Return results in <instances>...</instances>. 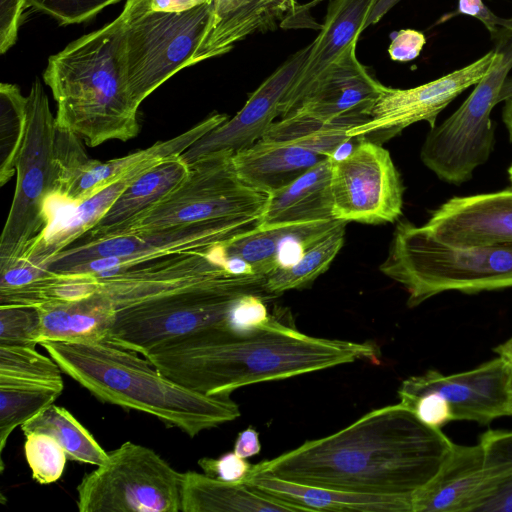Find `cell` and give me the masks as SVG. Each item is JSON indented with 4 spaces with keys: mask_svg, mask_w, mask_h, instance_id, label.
Segmentation results:
<instances>
[{
    "mask_svg": "<svg viewBox=\"0 0 512 512\" xmlns=\"http://www.w3.org/2000/svg\"><path fill=\"white\" fill-rule=\"evenodd\" d=\"M61 368L29 346H0V382L31 383L64 389Z\"/></svg>",
    "mask_w": 512,
    "mask_h": 512,
    "instance_id": "d590c367",
    "label": "cell"
},
{
    "mask_svg": "<svg viewBox=\"0 0 512 512\" xmlns=\"http://www.w3.org/2000/svg\"><path fill=\"white\" fill-rule=\"evenodd\" d=\"M378 0H333L320 33L310 43L308 57L288 91L282 117L294 111L325 72L353 45L366 28Z\"/></svg>",
    "mask_w": 512,
    "mask_h": 512,
    "instance_id": "ffe728a7",
    "label": "cell"
},
{
    "mask_svg": "<svg viewBox=\"0 0 512 512\" xmlns=\"http://www.w3.org/2000/svg\"><path fill=\"white\" fill-rule=\"evenodd\" d=\"M239 295L194 291L117 310L105 342L144 356L171 340L206 329H225Z\"/></svg>",
    "mask_w": 512,
    "mask_h": 512,
    "instance_id": "4fadbf2b",
    "label": "cell"
},
{
    "mask_svg": "<svg viewBox=\"0 0 512 512\" xmlns=\"http://www.w3.org/2000/svg\"><path fill=\"white\" fill-rule=\"evenodd\" d=\"M261 216H239L74 242L44 264L55 273H97L175 253L223 246L256 227Z\"/></svg>",
    "mask_w": 512,
    "mask_h": 512,
    "instance_id": "30bf717a",
    "label": "cell"
},
{
    "mask_svg": "<svg viewBox=\"0 0 512 512\" xmlns=\"http://www.w3.org/2000/svg\"><path fill=\"white\" fill-rule=\"evenodd\" d=\"M286 226H256L225 244L222 249L226 256L238 257L251 265L253 269L265 277L277 266V256Z\"/></svg>",
    "mask_w": 512,
    "mask_h": 512,
    "instance_id": "8d00e7d4",
    "label": "cell"
},
{
    "mask_svg": "<svg viewBox=\"0 0 512 512\" xmlns=\"http://www.w3.org/2000/svg\"><path fill=\"white\" fill-rule=\"evenodd\" d=\"M62 372L102 402L156 417L193 438L240 416L230 396H207L172 381L138 353L108 342L39 343Z\"/></svg>",
    "mask_w": 512,
    "mask_h": 512,
    "instance_id": "3957f363",
    "label": "cell"
},
{
    "mask_svg": "<svg viewBox=\"0 0 512 512\" xmlns=\"http://www.w3.org/2000/svg\"><path fill=\"white\" fill-rule=\"evenodd\" d=\"M24 435L44 433L64 449L68 460L100 466L108 459L91 433L65 408L51 404L22 424Z\"/></svg>",
    "mask_w": 512,
    "mask_h": 512,
    "instance_id": "4dcf8cb0",
    "label": "cell"
},
{
    "mask_svg": "<svg viewBox=\"0 0 512 512\" xmlns=\"http://www.w3.org/2000/svg\"><path fill=\"white\" fill-rule=\"evenodd\" d=\"M426 43L425 35L414 29H403L393 37L388 48L392 60L407 62L419 56Z\"/></svg>",
    "mask_w": 512,
    "mask_h": 512,
    "instance_id": "ee69618b",
    "label": "cell"
},
{
    "mask_svg": "<svg viewBox=\"0 0 512 512\" xmlns=\"http://www.w3.org/2000/svg\"><path fill=\"white\" fill-rule=\"evenodd\" d=\"M233 451L245 459L259 454L261 451V443L258 431L254 427L249 426L239 432L234 443Z\"/></svg>",
    "mask_w": 512,
    "mask_h": 512,
    "instance_id": "bcb514c9",
    "label": "cell"
},
{
    "mask_svg": "<svg viewBox=\"0 0 512 512\" xmlns=\"http://www.w3.org/2000/svg\"><path fill=\"white\" fill-rule=\"evenodd\" d=\"M27 96L17 85H0V186L16 173L27 130Z\"/></svg>",
    "mask_w": 512,
    "mask_h": 512,
    "instance_id": "e575fe53",
    "label": "cell"
},
{
    "mask_svg": "<svg viewBox=\"0 0 512 512\" xmlns=\"http://www.w3.org/2000/svg\"><path fill=\"white\" fill-rule=\"evenodd\" d=\"M494 41L495 61L461 106L431 128L420 151L423 164L439 179L461 185L485 164L495 146L491 111L512 69V17L504 18Z\"/></svg>",
    "mask_w": 512,
    "mask_h": 512,
    "instance_id": "52a82bcc",
    "label": "cell"
},
{
    "mask_svg": "<svg viewBox=\"0 0 512 512\" xmlns=\"http://www.w3.org/2000/svg\"><path fill=\"white\" fill-rule=\"evenodd\" d=\"M495 351H496L497 354H500V353H512V337L509 338L503 344L497 346L495 348Z\"/></svg>",
    "mask_w": 512,
    "mask_h": 512,
    "instance_id": "f5cc1de1",
    "label": "cell"
},
{
    "mask_svg": "<svg viewBox=\"0 0 512 512\" xmlns=\"http://www.w3.org/2000/svg\"><path fill=\"white\" fill-rule=\"evenodd\" d=\"M326 158L294 143L260 139L233 154L232 162L245 184L270 195Z\"/></svg>",
    "mask_w": 512,
    "mask_h": 512,
    "instance_id": "d4e9b609",
    "label": "cell"
},
{
    "mask_svg": "<svg viewBox=\"0 0 512 512\" xmlns=\"http://www.w3.org/2000/svg\"><path fill=\"white\" fill-rule=\"evenodd\" d=\"M28 0H0V53L7 52L16 42L19 26Z\"/></svg>",
    "mask_w": 512,
    "mask_h": 512,
    "instance_id": "7bdbcfd3",
    "label": "cell"
},
{
    "mask_svg": "<svg viewBox=\"0 0 512 512\" xmlns=\"http://www.w3.org/2000/svg\"><path fill=\"white\" fill-rule=\"evenodd\" d=\"M332 161L326 158L284 188L268 195L258 226L336 220L331 191Z\"/></svg>",
    "mask_w": 512,
    "mask_h": 512,
    "instance_id": "484cf974",
    "label": "cell"
},
{
    "mask_svg": "<svg viewBox=\"0 0 512 512\" xmlns=\"http://www.w3.org/2000/svg\"><path fill=\"white\" fill-rule=\"evenodd\" d=\"M245 483L303 511L413 512L412 502L405 499L295 483L261 472H251Z\"/></svg>",
    "mask_w": 512,
    "mask_h": 512,
    "instance_id": "4316f807",
    "label": "cell"
},
{
    "mask_svg": "<svg viewBox=\"0 0 512 512\" xmlns=\"http://www.w3.org/2000/svg\"><path fill=\"white\" fill-rule=\"evenodd\" d=\"M198 465L205 475L231 483H245L253 467L234 451L218 458L203 457L198 460Z\"/></svg>",
    "mask_w": 512,
    "mask_h": 512,
    "instance_id": "b9f144b4",
    "label": "cell"
},
{
    "mask_svg": "<svg viewBox=\"0 0 512 512\" xmlns=\"http://www.w3.org/2000/svg\"><path fill=\"white\" fill-rule=\"evenodd\" d=\"M494 61L492 49L476 61L420 86L408 89L383 86L370 119L351 128L349 136L382 144L420 121H426L434 128L440 112L463 91L476 85Z\"/></svg>",
    "mask_w": 512,
    "mask_h": 512,
    "instance_id": "9a60e30c",
    "label": "cell"
},
{
    "mask_svg": "<svg viewBox=\"0 0 512 512\" xmlns=\"http://www.w3.org/2000/svg\"><path fill=\"white\" fill-rule=\"evenodd\" d=\"M228 119L215 113L187 131L127 156L105 162L90 158L57 189L53 198L73 206L91 197L115 180L163 159L180 156L197 140Z\"/></svg>",
    "mask_w": 512,
    "mask_h": 512,
    "instance_id": "44dd1931",
    "label": "cell"
},
{
    "mask_svg": "<svg viewBox=\"0 0 512 512\" xmlns=\"http://www.w3.org/2000/svg\"><path fill=\"white\" fill-rule=\"evenodd\" d=\"M129 18L122 36V81L135 108L194 58L212 15V3L183 12L150 9L151 0H126Z\"/></svg>",
    "mask_w": 512,
    "mask_h": 512,
    "instance_id": "8992f818",
    "label": "cell"
},
{
    "mask_svg": "<svg viewBox=\"0 0 512 512\" xmlns=\"http://www.w3.org/2000/svg\"><path fill=\"white\" fill-rule=\"evenodd\" d=\"M267 200V194L239 178L232 154L217 153L189 166V173L172 192L116 234L230 217L261 216Z\"/></svg>",
    "mask_w": 512,
    "mask_h": 512,
    "instance_id": "7c38bea8",
    "label": "cell"
},
{
    "mask_svg": "<svg viewBox=\"0 0 512 512\" xmlns=\"http://www.w3.org/2000/svg\"><path fill=\"white\" fill-rule=\"evenodd\" d=\"M508 177H509V180H510V182L512 184V164L508 168Z\"/></svg>",
    "mask_w": 512,
    "mask_h": 512,
    "instance_id": "db71d44e",
    "label": "cell"
},
{
    "mask_svg": "<svg viewBox=\"0 0 512 512\" xmlns=\"http://www.w3.org/2000/svg\"><path fill=\"white\" fill-rule=\"evenodd\" d=\"M503 102L502 120L508 130L509 139L512 142V97Z\"/></svg>",
    "mask_w": 512,
    "mask_h": 512,
    "instance_id": "681fc988",
    "label": "cell"
},
{
    "mask_svg": "<svg viewBox=\"0 0 512 512\" xmlns=\"http://www.w3.org/2000/svg\"><path fill=\"white\" fill-rule=\"evenodd\" d=\"M340 221L332 230L309 246L292 265L268 274L262 284L263 295L269 300L289 290L310 286L330 266L344 243L345 226Z\"/></svg>",
    "mask_w": 512,
    "mask_h": 512,
    "instance_id": "f546056e",
    "label": "cell"
},
{
    "mask_svg": "<svg viewBox=\"0 0 512 512\" xmlns=\"http://www.w3.org/2000/svg\"><path fill=\"white\" fill-rule=\"evenodd\" d=\"M213 0H151L150 9L159 12H183Z\"/></svg>",
    "mask_w": 512,
    "mask_h": 512,
    "instance_id": "7dc6e473",
    "label": "cell"
},
{
    "mask_svg": "<svg viewBox=\"0 0 512 512\" xmlns=\"http://www.w3.org/2000/svg\"><path fill=\"white\" fill-rule=\"evenodd\" d=\"M293 8L290 0H214L195 64L229 52L236 42L270 28Z\"/></svg>",
    "mask_w": 512,
    "mask_h": 512,
    "instance_id": "cb8c5ba5",
    "label": "cell"
},
{
    "mask_svg": "<svg viewBox=\"0 0 512 512\" xmlns=\"http://www.w3.org/2000/svg\"><path fill=\"white\" fill-rule=\"evenodd\" d=\"M311 44L279 66L232 118L205 134L180 156L188 166L217 153L235 154L259 141L282 116L285 97L302 69Z\"/></svg>",
    "mask_w": 512,
    "mask_h": 512,
    "instance_id": "e0dca14e",
    "label": "cell"
},
{
    "mask_svg": "<svg viewBox=\"0 0 512 512\" xmlns=\"http://www.w3.org/2000/svg\"><path fill=\"white\" fill-rule=\"evenodd\" d=\"M182 512H300L302 508L258 491L195 471L181 475Z\"/></svg>",
    "mask_w": 512,
    "mask_h": 512,
    "instance_id": "f1b7e54d",
    "label": "cell"
},
{
    "mask_svg": "<svg viewBox=\"0 0 512 512\" xmlns=\"http://www.w3.org/2000/svg\"><path fill=\"white\" fill-rule=\"evenodd\" d=\"M379 269L405 288L410 308L447 291L512 288V242L456 247L438 240L425 225L399 221Z\"/></svg>",
    "mask_w": 512,
    "mask_h": 512,
    "instance_id": "5b68a950",
    "label": "cell"
},
{
    "mask_svg": "<svg viewBox=\"0 0 512 512\" xmlns=\"http://www.w3.org/2000/svg\"><path fill=\"white\" fill-rule=\"evenodd\" d=\"M223 246L175 253L126 268L92 273L96 290L104 294L116 310L194 291L227 295L257 293L265 297L263 279L235 273L223 253Z\"/></svg>",
    "mask_w": 512,
    "mask_h": 512,
    "instance_id": "9c48e42d",
    "label": "cell"
},
{
    "mask_svg": "<svg viewBox=\"0 0 512 512\" xmlns=\"http://www.w3.org/2000/svg\"><path fill=\"white\" fill-rule=\"evenodd\" d=\"M181 475L154 450L126 441L77 486L80 512H179Z\"/></svg>",
    "mask_w": 512,
    "mask_h": 512,
    "instance_id": "8fae6325",
    "label": "cell"
},
{
    "mask_svg": "<svg viewBox=\"0 0 512 512\" xmlns=\"http://www.w3.org/2000/svg\"><path fill=\"white\" fill-rule=\"evenodd\" d=\"M510 97H512V78L507 77L499 93L497 103L503 102Z\"/></svg>",
    "mask_w": 512,
    "mask_h": 512,
    "instance_id": "816d5d0a",
    "label": "cell"
},
{
    "mask_svg": "<svg viewBox=\"0 0 512 512\" xmlns=\"http://www.w3.org/2000/svg\"><path fill=\"white\" fill-rule=\"evenodd\" d=\"M27 112L14 197L0 237V271L20 259L46 231V206L57 186L56 120L38 78L27 95Z\"/></svg>",
    "mask_w": 512,
    "mask_h": 512,
    "instance_id": "ba28073f",
    "label": "cell"
},
{
    "mask_svg": "<svg viewBox=\"0 0 512 512\" xmlns=\"http://www.w3.org/2000/svg\"><path fill=\"white\" fill-rule=\"evenodd\" d=\"M189 173L181 156L163 159L139 173L99 221L81 238L114 235L165 198Z\"/></svg>",
    "mask_w": 512,
    "mask_h": 512,
    "instance_id": "603a6c76",
    "label": "cell"
},
{
    "mask_svg": "<svg viewBox=\"0 0 512 512\" xmlns=\"http://www.w3.org/2000/svg\"><path fill=\"white\" fill-rule=\"evenodd\" d=\"M122 0H28V7L41 11L61 25L82 23Z\"/></svg>",
    "mask_w": 512,
    "mask_h": 512,
    "instance_id": "60d3db41",
    "label": "cell"
},
{
    "mask_svg": "<svg viewBox=\"0 0 512 512\" xmlns=\"http://www.w3.org/2000/svg\"><path fill=\"white\" fill-rule=\"evenodd\" d=\"M331 161L336 220L380 224L399 219L404 188L389 151L381 144L360 138L349 155Z\"/></svg>",
    "mask_w": 512,
    "mask_h": 512,
    "instance_id": "5bb4252c",
    "label": "cell"
},
{
    "mask_svg": "<svg viewBox=\"0 0 512 512\" xmlns=\"http://www.w3.org/2000/svg\"><path fill=\"white\" fill-rule=\"evenodd\" d=\"M398 1L400 0H378L368 18L366 27L370 24L376 23L382 15Z\"/></svg>",
    "mask_w": 512,
    "mask_h": 512,
    "instance_id": "c3c4849f",
    "label": "cell"
},
{
    "mask_svg": "<svg viewBox=\"0 0 512 512\" xmlns=\"http://www.w3.org/2000/svg\"><path fill=\"white\" fill-rule=\"evenodd\" d=\"M383 86L358 61L356 45H353L325 72L291 113L298 112L323 122L353 128L370 119Z\"/></svg>",
    "mask_w": 512,
    "mask_h": 512,
    "instance_id": "ac0fdd59",
    "label": "cell"
},
{
    "mask_svg": "<svg viewBox=\"0 0 512 512\" xmlns=\"http://www.w3.org/2000/svg\"><path fill=\"white\" fill-rule=\"evenodd\" d=\"M452 445L441 428L425 424L399 402L261 461L251 472L339 491L401 498L413 505Z\"/></svg>",
    "mask_w": 512,
    "mask_h": 512,
    "instance_id": "6da1fadb",
    "label": "cell"
},
{
    "mask_svg": "<svg viewBox=\"0 0 512 512\" xmlns=\"http://www.w3.org/2000/svg\"><path fill=\"white\" fill-rule=\"evenodd\" d=\"M456 14H463L478 19L493 36L504 18L498 17L486 6L483 0H458V11Z\"/></svg>",
    "mask_w": 512,
    "mask_h": 512,
    "instance_id": "f6af8a7d",
    "label": "cell"
},
{
    "mask_svg": "<svg viewBox=\"0 0 512 512\" xmlns=\"http://www.w3.org/2000/svg\"><path fill=\"white\" fill-rule=\"evenodd\" d=\"M39 313V343L103 342L108 337L117 310L102 293L74 301L46 302L36 306Z\"/></svg>",
    "mask_w": 512,
    "mask_h": 512,
    "instance_id": "83f0119b",
    "label": "cell"
},
{
    "mask_svg": "<svg viewBox=\"0 0 512 512\" xmlns=\"http://www.w3.org/2000/svg\"><path fill=\"white\" fill-rule=\"evenodd\" d=\"M508 360L496 358L468 371L445 375L437 370L405 379L398 389L400 400L435 393L448 405L452 421L489 425L510 416L508 406Z\"/></svg>",
    "mask_w": 512,
    "mask_h": 512,
    "instance_id": "2e32d148",
    "label": "cell"
},
{
    "mask_svg": "<svg viewBox=\"0 0 512 512\" xmlns=\"http://www.w3.org/2000/svg\"><path fill=\"white\" fill-rule=\"evenodd\" d=\"M485 484L484 451L453 443L436 475L413 500V512H477Z\"/></svg>",
    "mask_w": 512,
    "mask_h": 512,
    "instance_id": "7402d4cb",
    "label": "cell"
},
{
    "mask_svg": "<svg viewBox=\"0 0 512 512\" xmlns=\"http://www.w3.org/2000/svg\"><path fill=\"white\" fill-rule=\"evenodd\" d=\"M379 347L307 335L277 318L252 334L212 328L150 350L146 358L162 374L207 396H230L238 388L333 368L357 360H376Z\"/></svg>",
    "mask_w": 512,
    "mask_h": 512,
    "instance_id": "7a4b0ae2",
    "label": "cell"
},
{
    "mask_svg": "<svg viewBox=\"0 0 512 512\" xmlns=\"http://www.w3.org/2000/svg\"><path fill=\"white\" fill-rule=\"evenodd\" d=\"M352 127L327 123L293 112L276 121L261 139L294 143L319 155L332 158L351 137Z\"/></svg>",
    "mask_w": 512,
    "mask_h": 512,
    "instance_id": "d6a6232c",
    "label": "cell"
},
{
    "mask_svg": "<svg viewBox=\"0 0 512 512\" xmlns=\"http://www.w3.org/2000/svg\"><path fill=\"white\" fill-rule=\"evenodd\" d=\"M479 442L485 484L477 512H512V431L488 430Z\"/></svg>",
    "mask_w": 512,
    "mask_h": 512,
    "instance_id": "1f68e13d",
    "label": "cell"
},
{
    "mask_svg": "<svg viewBox=\"0 0 512 512\" xmlns=\"http://www.w3.org/2000/svg\"><path fill=\"white\" fill-rule=\"evenodd\" d=\"M497 355H502L508 360V365H509L508 406H509L510 416H512V353H500Z\"/></svg>",
    "mask_w": 512,
    "mask_h": 512,
    "instance_id": "f907efd6",
    "label": "cell"
},
{
    "mask_svg": "<svg viewBox=\"0 0 512 512\" xmlns=\"http://www.w3.org/2000/svg\"><path fill=\"white\" fill-rule=\"evenodd\" d=\"M39 344V313L36 306L0 304V346Z\"/></svg>",
    "mask_w": 512,
    "mask_h": 512,
    "instance_id": "f35d334b",
    "label": "cell"
},
{
    "mask_svg": "<svg viewBox=\"0 0 512 512\" xmlns=\"http://www.w3.org/2000/svg\"><path fill=\"white\" fill-rule=\"evenodd\" d=\"M214 1V0H213Z\"/></svg>",
    "mask_w": 512,
    "mask_h": 512,
    "instance_id": "9f6ffc18",
    "label": "cell"
},
{
    "mask_svg": "<svg viewBox=\"0 0 512 512\" xmlns=\"http://www.w3.org/2000/svg\"><path fill=\"white\" fill-rule=\"evenodd\" d=\"M129 18L126 2L105 26L72 41L49 57L43 80L57 104L58 128L90 147L138 135V109L122 81V36Z\"/></svg>",
    "mask_w": 512,
    "mask_h": 512,
    "instance_id": "277c9868",
    "label": "cell"
},
{
    "mask_svg": "<svg viewBox=\"0 0 512 512\" xmlns=\"http://www.w3.org/2000/svg\"><path fill=\"white\" fill-rule=\"evenodd\" d=\"M24 452L36 482L45 485L60 479L68 458L54 438L44 433H30L26 435Z\"/></svg>",
    "mask_w": 512,
    "mask_h": 512,
    "instance_id": "74e56055",
    "label": "cell"
},
{
    "mask_svg": "<svg viewBox=\"0 0 512 512\" xmlns=\"http://www.w3.org/2000/svg\"><path fill=\"white\" fill-rule=\"evenodd\" d=\"M292 3H294V0H290Z\"/></svg>",
    "mask_w": 512,
    "mask_h": 512,
    "instance_id": "11a10c76",
    "label": "cell"
},
{
    "mask_svg": "<svg viewBox=\"0 0 512 512\" xmlns=\"http://www.w3.org/2000/svg\"><path fill=\"white\" fill-rule=\"evenodd\" d=\"M62 390L39 384L0 382V472L3 450L13 430L53 404Z\"/></svg>",
    "mask_w": 512,
    "mask_h": 512,
    "instance_id": "836d02e7",
    "label": "cell"
},
{
    "mask_svg": "<svg viewBox=\"0 0 512 512\" xmlns=\"http://www.w3.org/2000/svg\"><path fill=\"white\" fill-rule=\"evenodd\" d=\"M425 226L441 242L471 247L512 242V187L456 196L433 211Z\"/></svg>",
    "mask_w": 512,
    "mask_h": 512,
    "instance_id": "d6986e66",
    "label": "cell"
},
{
    "mask_svg": "<svg viewBox=\"0 0 512 512\" xmlns=\"http://www.w3.org/2000/svg\"><path fill=\"white\" fill-rule=\"evenodd\" d=\"M266 302L267 299L257 293H243L237 296L225 330L248 335L269 326L277 316L269 312Z\"/></svg>",
    "mask_w": 512,
    "mask_h": 512,
    "instance_id": "ab89813d",
    "label": "cell"
}]
</instances>
